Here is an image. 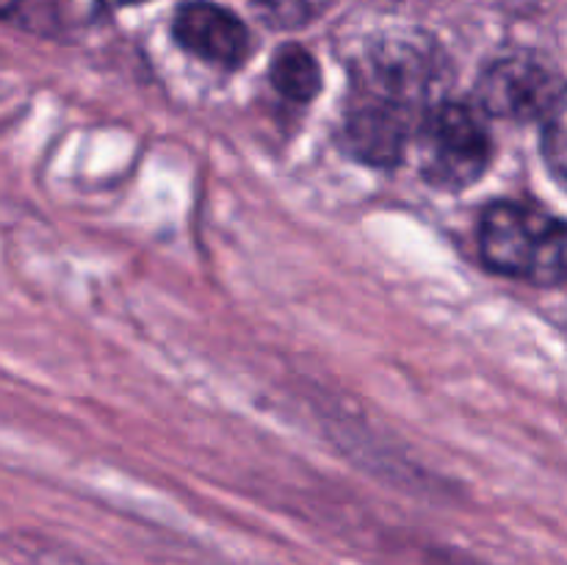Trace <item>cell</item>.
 Wrapping results in <instances>:
<instances>
[{
	"label": "cell",
	"instance_id": "1",
	"mask_svg": "<svg viewBox=\"0 0 567 565\" xmlns=\"http://www.w3.org/2000/svg\"><path fill=\"white\" fill-rule=\"evenodd\" d=\"M480 255L498 275L557 288L565 280V225L532 203H493L480 219Z\"/></svg>",
	"mask_w": 567,
	"mask_h": 565
},
{
	"label": "cell",
	"instance_id": "2",
	"mask_svg": "<svg viewBox=\"0 0 567 565\" xmlns=\"http://www.w3.org/2000/svg\"><path fill=\"white\" fill-rule=\"evenodd\" d=\"M446 81V59L426 33H385L363 50L352 70V89L388 100L424 120ZM441 103V100H437Z\"/></svg>",
	"mask_w": 567,
	"mask_h": 565
},
{
	"label": "cell",
	"instance_id": "3",
	"mask_svg": "<svg viewBox=\"0 0 567 565\" xmlns=\"http://www.w3.org/2000/svg\"><path fill=\"white\" fill-rule=\"evenodd\" d=\"M421 175L441 192H463L485 175L493 155L491 133L480 111L441 100L415 131Z\"/></svg>",
	"mask_w": 567,
	"mask_h": 565
},
{
	"label": "cell",
	"instance_id": "4",
	"mask_svg": "<svg viewBox=\"0 0 567 565\" xmlns=\"http://www.w3.org/2000/svg\"><path fill=\"white\" fill-rule=\"evenodd\" d=\"M480 109L491 116L515 122L546 120L565 105L563 78L548 61L532 53L502 55L476 81Z\"/></svg>",
	"mask_w": 567,
	"mask_h": 565
},
{
	"label": "cell",
	"instance_id": "5",
	"mask_svg": "<svg viewBox=\"0 0 567 565\" xmlns=\"http://www.w3.org/2000/svg\"><path fill=\"white\" fill-rule=\"evenodd\" d=\"M419 125L421 120L410 111L385 103L374 94L349 89L347 103H343L341 136L347 153L360 164L380 166V170L396 166Z\"/></svg>",
	"mask_w": 567,
	"mask_h": 565
},
{
	"label": "cell",
	"instance_id": "6",
	"mask_svg": "<svg viewBox=\"0 0 567 565\" xmlns=\"http://www.w3.org/2000/svg\"><path fill=\"white\" fill-rule=\"evenodd\" d=\"M172 33L183 50L225 70H236L252 53L249 28L225 6L208 0L183 3L172 22Z\"/></svg>",
	"mask_w": 567,
	"mask_h": 565
},
{
	"label": "cell",
	"instance_id": "7",
	"mask_svg": "<svg viewBox=\"0 0 567 565\" xmlns=\"http://www.w3.org/2000/svg\"><path fill=\"white\" fill-rule=\"evenodd\" d=\"M271 86L291 103H310L321 92V70L313 53L299 44H286L271 59Z\"/></svg>",
	"mask_w": 567,
	"mask_h": 565
},
{
	"label": "cell",
	"instance_id": "8",
	"mask_svg": "<svg viewBox=\"0 0 567 565\" xmlns=\"http://www.w3.org/2000/svg\"><path fill=\"white\" fill-rule=\"evenodd\" d=\"M330 0H255L266 22L275 28H299L319 17Z\"/></svg>",
	"mask_w": 567,
	"mask_h": 565
},
{
	"label": "cell",
	"instance_id": "9",
	"mask_svg": "<svg viewBox=\"0 0 567 565\" xmlns=\"http://www.w3.org/2000/svg\"><path fill=\"white\" fill-rule=\"evenodd\" d=\"M546 133H543V158H546L548 170L557 181L565 175V105L554 109L551 114L543 120Z\"/></svg>",
	"mask_w": 567,
	"mask_h": 565
},
{
	"label": "cell",
	"instance_id": "10",
	"mask_svg": "<svg viewBox=\"0 0 567 565\" xmlns=\"http://www.w3.org/2000/svg\"><path fill=\"white\" fill-rule=\"evenodd\" d=\"M426 565H487L482 559L471 557V554L460 552V548H430L426 552Z\"/></svg>",
	"mask_w": 567,
	"mask_h": 565
},
{
	"label": "cell",
	"instance_id": "11",
	"mask_svg": "<svg viewBox=\"0 0 567 565\" xmlns=\"http://www.w3.org/2000/svg\"><path fill=\"white\" fill-rule=\"evenodd\" d=\"M22 0H0V20H9L17 9H20Z\"/></svg>",
	"mask_w": 567,
	"mask_h": 565
},
{
	"label": "cell",
	"instance_id": "12",
	"mask_svg": "<svg viewBox=\"0 0 567 565\" xmlns=\"http://www.w3.org/2000/svg\"><path fill=\"white\" fill-rule=\"evenodd\" d=\"M105 6H111V9H120V6H133V3H142V0H103Z\"/></svg>",
	"mask_w": 567,
	"mask_h": 565
}]
</instances>
